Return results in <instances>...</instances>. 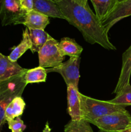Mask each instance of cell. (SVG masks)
I'll return each mask as SVG.
<instances>
[{"instance_id":"1","label":"cell","mask_w":131,"mask_h":132,"mask_svg":"<svg viewBox=\"0 0 131 132\" xmlns=\"http://www.w3.org/2000/svg\"><path fill=\"white\" fill-rule=\"evenodd\" d=\"M54 1L61 9L66 20L81 32L86 42L98 44L107 50H116L109 40L108 32L88 5L84 6L76 0Z\"/></svg>"},{"instance_id":"2","label":"cell","mask_w":131,"mask_h":132,"mask_svg":"<svg viewBox=\"0 0 131 132\" xmlns=\"http://www.w3.org/2000/svg\"><path fill=\"white\" fill-rule=\"evenodd\" d=\"M79 96L82 119L89 123L106 115L126 110V107L124 106L113 104L109 101L98 100L83 95L80 92Z\"/></svg>"},{"instance_id":"3","label":"cell","mask_w":131,"mask_h":132,"mask_svg":"<svg viewBox=\"0 0 131 132\" xmlns=\"http://www.w3.org/2000/svg\"><path fill=\"white\" fill-rule=\"evenodd\" d=\"M23 76L24 75L16 76L0 82V132L6 122L5 109L14 98L22 96L26 86Z\"/></svg>"},{"instance_id":"4","label":"cell","mask_w":131,"mask_h":132,"mask_svg":"<svg viewBox=\"0 0 131 132\" xmlns=\"http://www.w3.org/2000/svg\"><path fill=\"white\" fill-rule=\"evenodd\" d=\"M91 124L100 132H121L131 126V114L127 110L114 112L95 120Z\"/></svg>"},{"instance_id":"5","label":"cell","mask_w":131,"mask_h":132,"mask_svg":"<svg viewBox=\"0 0 131 132\" xmlns=\"http://www.w3.org/2000/svg\"><path fill=\"white\" fill-rule=\"evenodd\" d=\"M59 42L50 36L45 45L38 52L39 64L44 68L58 67L63 63L64 57L59 48Z\"/></svg>"},{"instance_id":"6","label":"cell","mask_w":131,"mask_h":132,"mask_svg":"<svg viewBox=\"0 0 131 132\" xmlns=\"http://www.w3.org/2000/svg\"><path fill=\"white\" fill-rule=\"evenodd\" d=\"M80 61V56L72 57L67 61L62 63L58 67L46 69V72L47 73L56 72L60 73L64 79L67 86L71 85L77 88H78Z\"/></svg>"},{"instance_id":"7","label":"cell","mask_w":131,"mask_h":132,"mask_svg":"<svg viewBox=\"0 0 131 132\" xmlns=\"http://www.w3.org/2000/svg\"><path fill=\"white\" fill-rule=\"evenodd\" d=\"M26 13L21 6L19 0H3L0 15L1 24H21Z\"/></svg>"},{"instance_id":"8","label":"cell","mask_w":131,"mask_h":132,"mask_svg":"<svg viewBox=\"0 0 131 132\" xmlns=\"http://www.w3.org/2000/svg\"><path fill=\"white\" fill-rule=\"evenodd\" d=\"M131 15V0L118 2L113 11L101 21L104 29L109 32V30L121 19Z\"/></svg>"},{"instance_id":"9","label":"cell","mask_w":131,"mask_h":132,"mask_svg":"<svg viewBox=\"0 0 131 132\" xmlns=\"http://www.w3.org/2000/svg\"><path fill=\"white\" fill-rule=\"evenodd\" d=\"M27 69L21 67L17 62H13L0 53V82L25 73Z\"/></svg>"},{"instance_id":"10","label":"cell","mask_w":131,"mask_h":132,"mask_svg":"<svg viewBox=\"0 0 131 132\" xmlns=\"http://www.w3.org/2000/svg\"><path fill=\"white\" fill-rule=\"evenodd\" d=\"M131 76V45L122 55V65L118 82L113 94H118L123 88L130 84Z\"/></svg>"},{"instance_id":"11","label":"cell","mask_w":131,"mask_h":132,"mask_svg":"<svg viewBox=\"0 0 131 132\" xmlns=\"http://www.w3.org/2000/svg\"><path fill=\"white\" fill-rule=\"evenodd\" d=\"M78 88L69 85L67 86V99H68V114L71 117V120L80 121L82 119Z\"/></svg>"},{"instance_id":"12","label":"cell","mask_w":131,"mask_h":132,"mask_svg":"<svg viewBox=\"0 0 131 132\" xmlns=\"http://www.w3.org/2000/svg\"><path fill=\"white\" fill-rule=\"evenodd\" d=\"M33 10L48 18L65 19L61 9L54 0H33Z\"/></svg>"},{"instance_id":"13","label":"cell","mask_w":131,"mask_h":132,"mask_svg":"<svg viewBox=\"0 0 131 132\" xmlns=\"http://www.w3.org/2000/svg\"><path fill=\"white\" fill-rule=\"evenodd\" d=\"M50 23L49 18L35 10L27 12L21 24L25 26L28 29L43 30Z\"/></svg>"},{"instance_id":"14","label":"cell","mask_w":131,"mask_h":132,"mask_svg":"<svg viewBox=\"0 0 131 132\" xmlns=\"http://www.w3.org/2000/svg\"><path fill=\"white\" fill-rule=\"evenodd\" d=\"M59 48L63 56L68 55L69 57L80 56L83 48L73 39L63 37L59 43Z\"/></svg>"},{"instance_id":"15","label":"cell","mask_w":131,"mask_h":132,"mask_svg":"<svg viewBox=\"0 0 131 132\" xmlns=\"http://www.w3.org/2000/svg\"><path fill=\"white\" fill-rule=\"evenodd\" d=\"M95 14L101 21L104 20L116 6L118 0H91Z\"/></svg>"},{"instance_id":"16","label":"cell","mask_w":131,"mask_h":132,"mask_svg":"<svg viewBox=\"0 0 131 132\" xmlns=\"http://www.w3.org/2000/svg\"><path fill=\"white\" fill-rule=\"evenodd\" d=\"M25 106L26 103L21 96L14 98L5 109V117L6 122L20 117L23 113Z\"/></svg>"},{"instance_id":"17","label":"cell","mask_w":131,"mask_h":132,"mask_svg":"<svg viewBox=\"0 0 131 132\" xmlns=\"http://www.w3.org/2000/svg\"><path fill=\"white\" fill-rule=\"evenodd\" d=\"M28 30L32 44L30 50L32 53L39 52L48 41L50 35L43 30L28 29Z\"/></svg>"},{"instance_id":"18","label":"cell","mask_w":131,"mask_h":132,"mask_svg":"<svg viewBox=\"0 0 131 132\" xmlns=\"http://www.w3.org/2000/svg\"><path fill=\"white\" fill-rule=\"evenodd\" d=\"M31 41L29 37V30L26 28L23 32V38L17 46L12 48V52L8 58L13 62H16L28 49L31 48Z\"/></svg>"},{"instance_id":"19","label":"cell","mask_w":131,"mask_h":132,"mask_svg":"<svg viewBox=\"0 0 131 132\" xmlns=\"http://www.w3.org/2000/svg\"><path fill=\"white\" fill-rule=\"evenodd\" d=\"M23 77L26 85L31 83L44 82L46 81L47 72L45 68L39 66L32 69H27Z\"/></svg>"},{"instance_id":"20","label":"cell","mask_w":131,"mask_h":132,"mask_svg":"<svg viewBox=\"0 0 131 132\" xmlns=\"http://www.w3.org/2000/svg\"><path fill=\"white\" fill-rule=\"evenodd\" d=\"M64 132H94L89 122L81 119L80 121L71 120L64 126Z\"/></svg>"},{"instance_id":"21","label":"cell","mask_w":131,"mask_h":132,"mask_svg":"<svg viewBox=\"0 0 131 132\" xmlns=\"http://www.w3.org/2000/svg\"><path fill=\"white\" fill-rule=\"evenodd\" d=\"M110 103L123 105L127 107L131 106V85L128 84L125 86L114 99L109 101Z\"/></svg>"},{"instance_id":"22","label":"cell","mask_w":131,"mask_h":132,"mask_svg":"<svg viewBox=\"0 0 131 132\" xmlns=\"http://www.w3.org/2000/svg\"><path fill=\"white\" fill-rule=\"evenodd\" d=\"M7 122L8 128L11 130L12 132H23L26 128L24 122L20 118V117L7 121Z\"/></svg>"},{"instance_id":"23","label":"cell","mask_w":131,"mask_h":132,"mask_svg":"<svg viewBox=\"0 0 131 132\" xmlns=\"http://www.w3.org/2000/svg\"><path fill=\"white\" fill-rule=\"evenodd\" d=\"M21 7L26 12L33 10V0H19Z\"/></svg>"},{"instance_id":"24","label":"cell","mask_w":131,"mask_h":132,"mask_svg":"<svg viewBox=\"0 0 131 132\" xmlns=\"http://www.w3.org/2000/svg\"><path fill=\"white\" fill-rule=\"evenodd\" d=\"M51 128H50V126H49V123L48 122H46V125H45L44 126V128L43 131H42V132H51Z\"/></svg>"},{"instance_id":"25","label":"cell","mask_w":131,"mask_h":132,"mask_svg":"<svg viewBox=\"0 0 131 132\" xmlns=\"http://www.w3.org/2000/svg\"><path fill=\"white\" fill-rule=\"evenodd\" d=\"M76 1H77L79 3L82 4V5H84V6L88 5V3H87L88 0H76Z\"/></svg>"},{"instance_id":"26","label":"cell","mask_w":131,"mask_h":132,"mask_svg":"<svg viewBox=\"0 0 131 132\" xmlns=\"http://www.w3.org/2000/svg\"><path fill=\"white\" fill-rule=\"evenodd\" d=\"M121 132H131V126H130L128 128H127L126 130H123V131H122Z\"/></svg>"},{"instance_id":"27","label":"cell","mask_w":131,"mask_h":132,"mask_svg":"<svg viewBox=\"0 0 131 132\" xmlns=\"http://www.w3.org/2000/svg\"><path fill=\"white\" fill-rule=\"evenodd\" d=\"M3 0H0V15H1V9H2V5H3Z\"/></svg>"},{"instance_id":"28","label":"cell","mask_w":131,"mask_h":132,"mask_svg":"<svg viewBox=\"0 0 131 132\" xmlns=\"http://www.w3.org/2000/svg\"><path fill=\"white\" fill-rule=\"evenodd\" d=\"M125 1V0H118V2H121V1Z\"/></svg>"}]
</instances>
